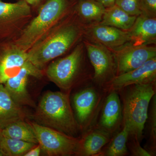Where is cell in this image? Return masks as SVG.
I'll list each match as a JSON object with an SVG mask.
<instances>
[{
    "instance_id": "cell-6",
    "label": "cell",
    "mask_w": 156,
    "mask_h": 156,
    "mask_svg": "<svg viewBox=\"0 0 156 156\" xmlns=\"http://www.w3.org/2000/svg\"><path fill=\"white\" fill-rule=\"evenodd\" d=\"M83 46L80 44L67 56L48 66V79L63 92H69L79 81L83 66Z\"/></svg>"
},
{
    "instance_id": "cell-5",
    "label": "cell",
    "mask_w": 156,
    "mask_h": 156,
    "mask_svg": "<svg viewBox=\"0 0 156 156\" xmlns=\"http://www.w3.org/2000/svg\"><path fill=\"white\" fill-rule=\"evenodd\" d=\"M107 93L95 84H88L73 95L76 119L83 134L95 126Z\"/></svg>"
},
{
    "instance_id": "cell-3",
    "label": "cell",
    "mask_w": 156,
    "mask_h": 156,
    "mask_svg": "<svg viewBox=\"0 0 156 156\" xmlns=\"http://www.w3.org/2000/svg\"><path fill=\"white\" fill-rule=\"evenodd\" d=\"M63 22L27 51L29 61L39 69L66 53L80 37L81 29L77 23Z\"/></svg>"
},
{
    "instance_id": "cell-17",
    "label": "cell",
    "mask_w": 156,
    "mask_h": 156,
    "mask_svg": "<svg viewBox=\"0 0 156 156\" xmlns=\"http://www.w3.org/2000/svg\"><path fill=\"white\" fill-rule=\"evenodd\" d=\"M112 136L106 131L94 126L83 134L81 138L79 156H98Z\"/></svg>"
},
{
    "instance_id": "cell-12",
    "label": "cell",
    "mask_w": 156,
    "mask_h": 156,
    "mask_svg": "<svg viewBox=\"0 0 156 156\" xmlns=\"http://www.w3.org/2000/svg\"><path fill=\"white\" fill-rule=\"evenodd\" d=\"M156 80V57L150 59L140 67L116 76L104 88L106 92L119 91L130 85L154 83Z\"/></svg>"
},
{
    "instance_id": "cell-1",
    "label": "cell",
    "mask_w": 156,
    "mask_h": 156,
    "mask_svg": "<svg viewBox=\"0 0 156 156\" xmlns=\"http://www.w3.org/2000/svg\"><path fill=\"white\" fill-rule=\"evenodd\" d=\"M122 125L129 137L140 142L148 119L151 101L156 94V83L130 85L121 89Z\"/></svg>"
},
{
    "instance_id": "cell-20",
    "label": "cell",
    "mask_w": 156,
    "mask_h": 156,
    "mask_svg": "<svg viewBox=\"0 0 156 156\" xmlns=\"http://www.w3.org/2000/svg\"><path fill=\"white\" fill-rule=\"evenodd\" d=\"M3 136L27 142L38 144L35 133L30 123L25 120L17 121L2 129Z\"/></svg>"
},
{
    "instance_id": "cell-22",
    "label": "cell",
    "mask_w": 156,
    "mask_h": 156,
    "mask_svg": "<svg viewBox=\"0 0 156 156\" xmlns=\"http://www.w3.org/2000/svg\"><path fill=\"white\" fill-rule=\"evenodd\" d=\"M78 11L81 18L88 21H100L106 8L95 0H80Z\"/></svg>"
},
{
    "instance_id": "cell-32",
    "label": "cell",
    "mask_w": 156,
    "mask_h": 156,
    "mask_svg": "<svg viewBox=\"0 0 156 156\" xmlns=\"http://www.w3.org/2000/svg\"><path fill=\"white\" fill-rule=\"evenodd\" d=\"M0 156H5V154L3 153L2 151L1 148H0Z\"/></svg>"
},
{
    "instance_id": "cell-19",
    "label": "cell",
    "mask_w": 156,
    "mask_h": 156,
    "mask_svg": "<svg viewBox=\"0 0 156 156\" xmlns=\"http://www.w3.org/2000/svg\"><path fill=\"white\" fill-rule=\"evenodd\" d=\"M136 18V16L130 15L114 5L105 9L100 24L128 31L134 24Z\"/></svg>"
},
{
    "instance_id": "cell-29",
    "label": "cell",
    "mask_w": 156,
    "mask_h": 156,
    "mask_svg": "<svg viewBox=\"0 0 156 156\" xmlns=\"http://www.w3.org/2000/svg\"><path fill=\"white\" fill-rule=\"evenodd\" d=\"M97 2L103 5L105 8L114 5L116 0H95Z\"/></svg>"
},
{
    "instance_id": "cell-7",
    "label": "cell",
    "mask_w": 156,
    "mask_h": 156,
    "mask_svg": "<svg viewBox=\"0 0 156 156\" xmlns=\"http://www.w3.org/2000/svg\"><path fill=\"white\" fill-rule=\"evenodd\" d=\"M32 19L26 0L7 3L0 0V42H14Z\"/></svg>"
},
{
    "instance_id": "cell-28",
    "label": "cell",
    "mask_w": 156,
    "mask_h": 156,
    "mask_svg": "<svg viewBox=\"0 0 156 156\" xmlns=\"http://www.w3.org/2000/svg\"><path fill=\"white\" fill-rule=\"evenodd\" d=\"M41 146L38 144L35 145L32 148L26 153L24 154V156H39L41 154Z\"/></svg>"
},
{
    "instance_id": "cell-10",
    "label": "cell",
    "mask_w": 156,
    "mask_h": 156,
    "mask_svg": "<svg viewBox=\"0 0 156 156\" xmlns=\"http://www.w3.org/2000/svg\"><path fill=\"white\" fill-rule=\"evenodd\" d=\"M115 52L116 76L140 67L156 57V49L147 45L126 44Z\"/></svg>"
},
{
    "instance_id": "cell-16",
    "label": "cell",
    "mask_w": 156,
    "mask_h": 156,
    "mask_svg": "<svg viewBox=\"0 0 156 156\" xmlns=\"http://www.w3.org/2000/svg\"><path fill=\"white\" fill-rule=\"evenodd\" d=\"M27 114L11 98L4 84H0V128L11 123L25 120Z\"/></svg>"
},
{
    "instance_id": "cell-2",
    "label": "cell",
    "mask_w": 156,
    "mask_h": 156,
    "mask_svg": "<svg viewBox=\"0 0 156 156\" xmlns=\"http://www.w3.org/2000/svg\"><path fill=\"white\" fill-rule=\"evenodd\" d=\"M34 118L38 124L69 136L76 137L80 131L71 105L69 92L45 93L37 106Z\"/></svg>"
},
{
    "instance_id": "cell-26",
    "label": "cell",
    "mask_w": 156,
    "mask_h": 156,
    "mask_svg": "<svg viewBox=\"0 0 156 156\" xmlns=\"http://www.w3.org/2000/svg\"><path fill=\"white\" fill-rule=\"evenodd\" d=\"M142 15L156 18V0H139Z\"/></svg>"
},
{
    "instance_id": "cell-8",
    "label": "cell",
    "mask_w": 156,
    "mask_h": 156,
    "mask_svg": "<svg viewBox=\"0 0 156 156\" xmlns=\"http://www.w3.org/2000/svg\"><path fill=\"white\" fill-rule=\"evenodd\" d=\"M41 151L48 156L79 155L81 138L37 123H31Z\"/></svg>"
},
{
    "instance_id": "cell-31",
    "label": "cell",
    "mask_w": 156,
    "mask_h": 156,
    "mask_svg": "<svg viewBox=\"0 0 156 156\" xmlns=\"http://www.w3.org/2000/svg\"><path fill=\"white\" fill-rule=\"evenodd\" d=\"M3 136L2 134V129L0 128V143H1V140H2Z\"/></svg>"
},
{
    "instance_id": "cell-21",
    "label": "cell",
    "mask_w": 156,
    "mask_h": 156,
    "mask_svg": "<svg viewBox=\"0 0 156 156\" xmlns=\"http://www.w3.org/2000/svg\"><path fill=\"white\" fill-rule=\"evenodd\" d=\"M112 137L109 144L102 149L98 156H125L128 155L127 143L129 139L128 129L122 126V130Z\"/></svg>"
},
{
    "instance_id": "cell-11",
    "label": "cell",
    "mask_w": 156,
    "mask_h": 156,
    "mask_svg": "<svg viewBox=\"0 0 156 156\" xmlns=\"http://www.w3.org/2000/svg\"><path fill=\"white\" fill-rule=\"evenodd\" d=\"M30 76L41 78L43 73L29 61L14 76L9 78L4 84L5 88L13 100L21 106L35 107V105L27 90V83Z\"/></svg>"
},
{
    "instance_id": "cell-13",
    "label": "cell",
    "mask_w": 156,
    "mask_h": 156,
    "mask_svg": "<svg viewBox=\"0 0 156 156\" xmlns=\"http://www.w3.org/2000/svg\"><path fill=\"white\" fill-rule=\"evenodd\" d=\"M28 61L27 52L13 42H0V84L17 75Z\"/></svg>"
},
{
    "instance_id": "cell-14",
    "label": "cell",
    "mask_w": 156,
    "mask_h": 156,
    "mask_svg": "<svg viewBox=\"0 0 156 156\" xmlns=\"http://www.w3.org/2000/svg\"><path fill=\"white\" fill-rule=\"evenodd\" d=\"M100 111V116L96 127L113 136L122 125V102L117 91L108 92Z\"/></svg>"
},
{
    "instance_id": "cell-15",
    "label": "cell",
    "mask_w": 156,
    "mask_h": 156,
    "mask_svg": "<svg viewBox=\"0 0 156 156\" xmlns=\"http://www.w3.org/2000/svg\"><path fill=\"white\" fill-rule=\"evenodd\" d=\"M88 35L98 44L111 49H119L131 41L128 32L99 24L89 29Z\"/></svg>"
},
{
    "instance_id": "cell-25",
    "label": "cell",
    "mask_w": 156,
    "mask_h": 156,
    "mask_svg": "<svg viewBox=\"0 0 156 156\" xmlns=\"http://www.w3.org/2000/svg\"><path fill=\"white\" fill-rule=\"evenodd\" d=\"M115 5L130 15L137 16L142 14L139 0H116Z\"/></svg>"
},
{
    "instance_id": "cell-9",
    "label": "cell",
    "mask_w": 156,
    "mask_h": 156,
    "mask_svg": "<svg viewBox=\"0 0 156 156\" xmlns=\"http://www.w3.org/2000/svg\"><path fill=\"white\" fill-rule=\"evenodd\" d=\"M89 61L94 69L93 81L103 89L116 76L114 56L108 48L96 43L84 42Z\"/></svg>"
},
{
    "instance_id": "cell-30",
    "label": "cell",
    "mask_w": 156,
    "mask_h": 156,
    "mask_svg": "<svg viewBox=\"0 0 156 156\" xmlns=\"http://www.w3.org/2000/svg\"><path fill=\"white\" fill-rule=\"evenodd\" d=\"M26 1L30 5H34L39 3L40 0H26Z\"/></svg>"
},
{
    "instance_id": "cell-4",
    "label": "cell",
    "mask_w": 156,
    "mask_h": 156,
    "mask_svg": "<svg viewBox=\"0 0 156 156\" xmlns=\"http://www.w3.org/2000/svg\"><path fill=\"white\" fill-rule=\"evenodd\" d=\"M67 6L66 0H48L40 9L36 17L29 23L14 44L27 52L61 23Z\"/></svg>"
},
{
    "instance_id": "cell-18",
    "label": "cell",
    "mask_w": 156,
    "mask_h": 156,
    "mask_svg": "<svg viewBox=\"0 0 156 156\" xmlns=\"http://www.w3.org/2000/svg\"><path fill=\"white\" fill-rule=\"evenodd\" d=\"M134 44L147 45L155 44L156 41V18L140 14L136 17L134 24L127 31Z\"/></svg>"
},
{
    "instance_id": "cell-27",
    "label": "cell",
    "mask_w": 156,
    "mask_h": 156,
    "mask_svg": "<svg viewBox=\"0 0 156 156\" xmlns=\"http://www.w3.org/2000/svg\"><path fill=\"white\" fill-rule=\"evenodd\" d=\"M131 139V142L128 144L131 155L134 156H152L154 153L146 148H144L140 145V142L136 140Z\"/></svg>"
},
{
    "instance_id": "cell-23",
    "label": "cell",
    "mask_w": 156,
    "mask_h": 156,
    "mask_svg": "<svg viewBox=\"0 0 156 156\" xmlns=\"http://www.w3.org/2000/svg\"><path fill=\"white\" fill-rule=\"evenodd\" d=\"M35 145L36 144L33 143L3 136L0 148L5 156H23Z\"/></svg>"
},
{
    "instance_id": "cell-24",
    "label": "cell",
    "mask_w": 156,
    "mask_h": 156,
    "mask_svg": "<svg viewBox=\"0 0 156 156\" xmlns=\"http://www.w3.org/2000/svg\"><path fill=\"white\" fill-rule=\"evenodd\" d=\"M150 112L148 114L149 120V147L148 149L154 153L156 148V94L151 101Z\"/></svg>"
}]
</instances>
